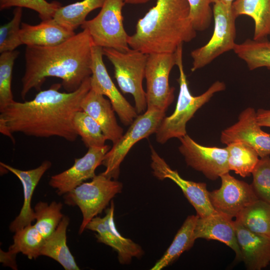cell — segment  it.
I'll list each match as a JSON object with an SVG mask.
<instances>
[{
  "mask_svg": "<svg viewBox=\"0 0 270 270\" xmlns=\"http://www.w3.org/2000/svg\"><path fill=\"white\" fill-rule=\"evenodd\" d=\"M232 8L236 18L245 15L254 20L253 40L267 39L270 36V0H235Z\"/></svg>",
  "mask_w": 270,
  "mask_h": 270,
  "instance_id": "cb8c5ba5",
  "label": "cell"
},
{
  "mask_svg": "<svg viewBox=\"0 0 270 270\" xmlns=\"http://www.w3.org/2000/svg\"><path fill=\"white\" fill-rule=\"evenodd\" d=\"M69 222V218L64 216L54 232L46 238L40 255L54 259L66 270H79L66 244V230Z\"/></svg>",
  "mask_w": 270,
  "mask_h": 270,
  "instance_id": "603a6c76",
  "label": "cell"
},
{
  "mask_svg": "<svg viewBox=\"0 0 270 270\" xmlns=\"http://www.w3.org/2000/svg\"><path fill=\"white\" fill-rule=\"evenodd\" d=\"M165 112L150 108L137 116L126 134L113 144L106 154L102 162L106 170L102 174L109 178L117 180L120 165L130 150L138 142L156 133L165 117Z\"/></svg>",
  "mask_w": 270,
  "mask_h": 270,
  "instance_id": "9c48e42d",
  "label": "cell"
},
{
  "mask_svg": "<svg viewBox=\"0 0 270 270\" xmlns=\"http://www.w3.org/2000/svg\"><path fill=\"white\" fill-rule=\"evenodd\" d=\"M242 260L249 270H260L270 264V238L253 232L234 221Z\"/></svg>",
  "mask_w": 270,
  "mask_h": 270,
  "instance_id": "ffe728a7",
  "label": "cell"
},
{
  "mask_svg": "<svg viewBox=\"0 0 270 270\" xmlns=\"http://www.w3.org/2000/svg\"><path fill=\"white\" fill-rule=\"evenodd\" d=\"M74 129L85 146L88 148L102 147L106 140L98 123L88 114L81 110L73 119Z\"/></svg>",
  "mask_w": 270,
  "mask_h": 270,
  "instance_id": "1f68e13d",
  "label": "cell"
},
{
  "mask_svg": "<svg viewBox=\"0 0 270 270\" xmlns=\"http://www.w3.org/2000/svg\"><path fill=\"white\" fill-rule=\"evenodd\" d=\"M256 120V112L248 107L240 114L238 121L222 131L220 142L228 144L234 142L244 143L263 158L270 155V134L263 131Z\"/></svg>",
  "mask_w": 270,
  "mask_h": 270,
  "instance_id": "e0dca14e",
  "label": "cell"
},
{
  "mask_svg": "<svg viewBox=\"0 0 270 270\" xmlns=\"http://www.w3.org/2000/svg\"><path fill=\"white\" fill-rule=\"evenodd\" d=\"M175 65V52L148 54L145 71L147 109L166 112L172 102L174 88L170 86L168 78Z\"/></svg>",
  "mask_w": 270,
  "mask_h": 270,
  "instance_id": "30bf717a",
  "label": "cell"
},
{
  "mask_svg": "<svg viewBox=\"0 0 270 270\" xmlns=\"http://www.w3.org/2000/svg\"><path fill=\"white\" fill-rule=\"evenodd\" d=\"M81 108L98 123L106 140L114 144L123 136L112 104L104 96L90 88L82 102Z\"/></svg>",
  "mask_w": 270,
  "mask_h": 270,
  "instance_id": "44dd1931",
  "label": "cell"
},
{
  "mask_svg": "<svg viewBox=\"0 0 270 270\" xmlns=\"http://www.w3.org/2000/svg\"><path fill=\"white\" fill-rule=\"evenodd\" d=\"M92 42L86 30L60 44L26 46L20 96L24 100L32 89L40 91L48 77L62 80L66 92H72L92 75Z\"/></svg>",
  "mask_w": 270,
  "mask_h": 270,
  "instance_id": "7a4b0ae2",
  "label": "cell"
},
{
  "mask_svg": "<svg viewBox=\"0 0 270 270\" xmlns=\"http://www.w3.org/2000/svg\"><path fill=\"white\" fill-rule=\"evenodd\" d=\"M122 186L121 182L101 173L96 175L90 182H84L64 194L65 204L78 206L82 212L80 234L94 218L106 208L115 196L122 192Z\"/></svg>",
  "mask_w": 270,
  "mask_h": 270,
  "instance_id": "8992f818",
  "label": "cell"
},
{
  "mask_svg": "<svg viewBox=\"0 0 270 270\" xmlns=\"http://www.w3.org/2000/svg\"><path fill=\"white\" fill-rule=\"evenodd\" d=\"M16 254L10 251L5 252L0 249V262L5 266L10 267L13 270H17V266L16 261Z\"/></svg>",
  "mask_w": 270,
  "mask_h": 270,
  "instance_id": "74e56055",
  "label": "cell"
},
{
  "mask_svg": "<svg viewBox=\"0 0 270 270\" xmlns=\"http://www.w3.org/2000/svg\"><path fill=\"white\" fill-rule=\"evenodd\" d=\"M76 34L57 23L53 18L36 25L21 23L20 38L26 46H52L66 42Z\"/></svg>",
  "mask_w": 270,
  "mask_h": 270,
  "instance_id": "7402d4cb",
  "label": "cell"
},
{
  "mask_svg": "<svg viewBox=\"0 0 270 270\" xmlns=\"http://www.w3.org/2000/svg\"><path fill=\"white\" fill-rule=\"evenodd\" d=\"M226 148L230 170L242 177L249 176L260 160L256 150L242 142L230 143Z\"/></svg>",
  "mask_w": 270,
  "mask_h": 270,
  "instance_id": "f1b7e54d",
  "label": "cell"
},
{
  "mask_svg": "<svg viewBox=\"0 0 270 270\" xmlns=\"http://www.w3.org/2000/svg\"><path fill=\"white\" fill-rule=\"evenodd\" d=\"M182 46L180 45L174 52L176 56V66L178 68L180 76L178 80L180 91L174 112L164 117L156 132V140L164 144L168 140L180 138L186 135V124L196 112L216 92L224 90L226 85L224 82L216 81L203 94L194 96L190 92L182 60Z\"/></svg>",
  "mask_w": 270,
  "mask_h": 270,
  "instance_id": "277c9868",
  "label": "cell"
},
{
  "mask_svg": "<svg viewBox=\"0 0 270 270\" xmlns=\"http://www.w3.org/2000/svg\"><path fill=\"white\" fill-rule=\"evenodd\" d=\"M196 35L188 0H157L129 36L130 48L146 54L174 53Z\"/></svg>",
  "mask_w": 270,
  "mask_h": 270,
  "instance_id": "3957f363",
  "label": "cell"
},
{
  "mask_svg": "<svg viewBox=\"0 0 270 270\" xmlns=\"http://www.w3.org/2000/svg\"><path fill=\"white\" fill-rule=\"evenodd\" d=\"M18 54L19 52L16 50L0 53V112L14 100L11 88L12 72Z\"/></svg>",
  "mask_w": 270,
  "mask_h": 270,
  "instance_id": "d6a6232c",
  "label": "cell"
},
{
  "mask_svg": "<svg viewBox=\"0 0 270 270\" xmlns=\"http://www.w3.org/2000/svg\"><path fill=\"white\" fill-rule=\"evenodd\" d=\"M251 184L258 199L270 204V157L261 158L252 172Z\"/></svg>",
  "mask_w": 270,
  "mask_h": 270,
  "instance_id": "e575fe53",
  "label": "cell"
},
{
  "mask_svg": "<svg viewBox=\"0 0 270 270\" xmlns=\"http://www.w3.org/2000/svg\"><path fill=\"white\" fill-rule=\"evenodd\" d=\"M114 204L106 210L102 217L95 216L86 225V229L96 232V237L99 242L110 246L118 253L119 262L128 264L133 258H140L144 254L142 248L131 239L122 236L117 230L114 220Z\"/></svg>",
  "mask_w": 270,
  "mask_h": 270,
  "instance_id": "5bb4252c",
  "label": "cell"
},
{
  "mask_svg": "<svg viewBox=\"0 0 270 270\" xmlns=\"http://www.w3.org/2000/svg\"><path fill=\"white\" fill-rule=\"evenodd\" d=\"M178 150L188 166L214 180L229 172L228 154L226 148L206 146L193 140L188 134L178 138Z\"/></svg>",
  "mask_w": 270,
  "mask_h": 270,
  "instance_id": "8fae6325",
  "label": "cell"
},
{
  "mask_svg": "<svg viewBox=\"0 0 270 270\" xmlns=\"http://www.w3.org/2000/svg\"><path fill=\"white\" fill-rule=\"evenodd\" d=\"M194 236L196 240L202 238L223 242L234 252L236 261L242 260L232 218L216 211L206 217H198Z\"/></svg>",
  "mask_w": 270,
  "mask_h": 270,
  "instance_id": "d6986e66",
  "label": "cell"
},
{
  "mask_svg": "<svg viewBox=\"0 0 270 270\" xmlns=\"http://www.w3.org/2000/svg\"><path fill=\"white\" fill-rule=\"evenodd\" d=\"M22 8L16 7L12 18L0 28V52H12L22 44L20 38Z\"/></svg>",
  "mask_w": 270,
  "mask_h": 270,
  "instance_id": "836d02e7",
  "label": "cell"
},
{
  "mask_svg": "<svg viewBox=\"0 0 270 270\" xmlns=\"http://www.w3.org/2000/svg\"><path fill=\"white\" fill-rule=\"evenodd\" d=\"M92 51L91 89L107 96L122 122L130 124L138 116L136 108L118 91L110 78L103 61L102 48L92 43Z\"/></svg>",
  "mask_w": 270,
  "mask_h": 270,
  "instance_id": "7c38bea8",
  "label": "cell"
},
{
  "mask_svg": "<svg viewBox=\"0 0 270 270\" xmlns=\"http://www.w3.org/2000/svg\"><path fill=\"white\" fill-rule=\"evenodd\" d=\"M102 50L114 66V78L121 91L133 96L138 114L145 111L147 104L142 82L148 54L131 48L124 52L111 48H102Z\"/></svg>",
  "mask_w": 270,
  "mask_h": 270,
  "instance_id": "5b68a950",
  "label": "cell"
},
{
  "mask_svg": "<svg viewBox=\"0 0 270 270\" xmlns=\"http://www.w3.org/2000/svg\"><path fill=\"white\" fill-rule=\"evenodd\" d=\"M90 76L76 90L60 92V84H54L40 90L32 100H14L0 114L4 123L12 134L20 132L36 138L57 136L74 142L78 135L73 119L81 110L82 102L90 90Z\"/></svg>",
  "mask_w": 270,
  "mask_h": 270,
  "instance_id": "6da1fadb",
  "label": "cell"
},
{
  "mask_svg": "<svg viewBox=\"0 0 270 270\" xmlns=\"http://www.w3.org/2000/svg\"><path fill=\"white\" fill-rule=\"evenodd\" d=\"M0 165L16 176L23 187V205L20 214L9 226L10 230L15 232L35 220L34 210L31 206L32 194L43 175L50 168L52 163L49 160H44L38 167L26 170L16 168L2 162H0Z\"/></svg>",
  "mask_w": 270,
  "mask_h": 270,
  "instance_id": "ac0fdd59",
  "label": "cell"
},
{
  "mask_svg": "<svg viewBox=\"0 0 270 270\" xmlns=\"http://www.w3.org/2000/svg\"><path fill=\"white\" fill-rule=\"evenodd\" d=\"M212 13L214 28L210 39L206 44L190 52L192 72L210 64L224 53L233 50L236 44L237 18L234 14L232 5L214 3Z\"/></svg>",
  "mask_w": 270,
  "mask_h": 270,
  "instance_id": "52a82bcc",
  "label": "cell"
},
{
  "mask_svg": "<svg viewBox=\"0 0 270 270\" xmlns=\"http://www.w3.org/2000/svg\"><path fill=\"white\" fill-rule=\"evenodd\" d=\"M256 116L257 122L260 126L270 127V110L258 109Z\"/></svg>",
  "mask_w": 270,
  "mask_h": 270,
  "instance_id": "f35d334b",
  "label": "cell"
},
{
  "mask_svg": "<svg viewBox=\"0 0 270 270\" xmlns=\"http://www.w3.org/2000/svg\"><path fill=\"white\" fill-rule=\"evenodd\" d=\"M220 188L209 192L210 202L216 211L232 218L258 200L251 184L240 180L229 172L220 176Z\"/></svg>",
  "mask_w": 270,
  "mask_h": 270,
  "instance_id": "9a60e30c",
  "label": "cell"
},
{
  "mask_svg": "<svg viewBox=\"0 0 270 270\" xmlns=\"http://www.w3.org/2000/svg\"><path fill=\"white\" fill-rule=\"evenodd\" d=\"M211 3L222 2L228 5H232L235 0H210Z\"/></svg>",
  "mask_w": 270,
  "mask_h": 270,
  "instance_id": "60d3db41",
  "label": "cell"
},
{
  "mask_svg": "<svg viewBox=\"0 0 270 270\" xmlns=\"http://www.w3.org/2000/svg\"><path fill=\"white\" fill-rule=\"evenodd\" d=\"M250 70L262 67L270 69V41L246 39L236 44L233 50Z\"/></svg>",
  "mask_w": 270,
  "mask_h": 270,
  "instance_id": "83f0119b",
  "label": "cell"
},
{
  "mask_svg": "<svg viewBox=\"0 0 270 270\" xmlns=\"http://www.w3.org/2000/svg\"><path fill=\"white\" fill-rule=\"evenodd\" d=\"M62 206L61 202L55 201L50 204L40 202L36 204L34 225L45 238L54 232L64 216L61 212Z\"/></svg>",
  "mask_w": 270,
  "mask_h": 270,
  "instance_id": "4dcf8cb0",
  "label": "cell"
},
{
  "mask_svg": "<svg viewBox=\"0 0 270 270\" xmlns=\"http://www.w3.org/2000/svg\"><path fill=\"white\" fill-rule=\"evenodd\" d=\"M124 0H105L98 15L81 26L86 30L92 43L102 48L124 52L130 48L129 35L124 26Z\"/></svg>",
  "mask_w": 270,
  "mask_h": 270,
  "instance_id": "ba28073f",
  "label": "cell"
},
{
  "mask_svg": "<svg viewBox=\"0 0 270 270\" xmlns=\"http://www.w3.org/2000/svg\"><path fill=\"white\" fill-rule=\"evenodd\" d=\"M110 147H92L82 158H75L74 164L69 168L50 178L49 185L61 196L71 191L88 179L96 176V168L102 161Z\"/></svg>",
  "mask_w": 270,
  "mask_h": 270,
  "instance_id": "2e32d148",
  "label": "cell"
},
{
  "mask_svg": "<svg viewBox=\"0 0 270 270\" xmlns=\"http://www.w3.org/2000/svg\"><path fill=\"white\" fill-rule=\"evenodd\" d=\"M151 164L153 175L158 180L168 178L182 190L200 218L206 217L216 212L210 198L209 192L204 182H196L182 178L177 170H172L154 148L150 146Z\"/></svg>",
  "mask_w": 270,
  "mask_h": 270,
  "instance_id": "4fadbf2b",
  "label": "cell"
},
{
  "mask_svg": "<svg viewBox=\"0 0 270 270\" xmlns=\"http://www.w3.org/2000/svg\"><path fill=\"white\" fill-rule=\"evenodd\" d=\"M13 240L14 243L9 247L8 251L16 254L21 252L32 260L41 256L46 238L31 224L16 232Z\"/></svg>",
  "mask_w": 270,
  "mask_h": 270,
  "instance_id": "f546056e",
  "label": "cell"
},
{
  "mask_svg": "<svg viewBox=\"0 0 270 270\" xmlns=\"http://www.w3.org/2000/svg\"><path fill=\"white\" fill-rule=\"evenodd\" d=\"M105 0H82L61 6L55 12L53 19L65 28L74 31L86 20L90 12L101 8Z\"/></svg>",
  "mask_w": 270,
  "mask_h": 270,
  "instance_id": "484cf974",
  "label": "cell"
},
{
  "mask_svg": "<svg viewBox=\"0 0 270 270\" xmlns=\"http://www.w3.org/2000/svg\"><path fill=\"white\" fill-rule=\"evenodd\" d=\"M236 220L249 230L270 238V204L258 199L242 210Z\"/></svg>",
  "mask_w": 270,
  "mask_h": 270,
  "instance_id": "4316f807",
  "label": "cell"
},
{
  "mask_svg": "<svg viewBox=\"0 0 270 270\" xmlns=\"http://www.w3.org/2000/svg\"><path fill=\"white\" fill-rule=\"evenodd\" d=\"M150 0H124L126 4H144Z\"/></svg>",
  "mask_w": 270,
  "mask_h": 270,
  "instance_id": "ab89813d",
  "label": "cell"
},
{
  "mask_svg": "<svg viewBox=\"0 0 270 270\" xmlns=\"http://www.w3.org/2000/svg\"><path fill=\"white\" fill-rule=\"evenodd\" d=\"M62 6L57 1L48 2L46 0H0V10L12 6L26 8L37 12L42 20L53 18L56 11Z\"/></svg>",
  "mask_w": 270,
  "mask_h": 270,
  "instance_id": "d590c367",
  "label": "cell"
},
{
  "mask_svg": "<svg viewBox=\"0 0 270 270\" xmlns=\"http://www.w3.org/2000/svg\"><path fill=\"white\" fill-rule=\"evenodd\" d=\"M190 16L196 31H204L210 26L213 17L210 0H188Z\"/></svg>",
  "mask_w": 270,
  "mask_h": 270,
  "instance_id": "8d00e7d4",
  "label": "cell"
},
{
  "mask_svg": "<svg viewBox=\"0 0 270 270\" xmlns=\"http://www.w3.org/2000/svg\"><path fill=\"white\" fill-rule=\"evenodd\" d=\"M198 216H188L176 234L172 244L151 270H162L174 262L185 251L191 248L196 240L194 230Z\"/></svg>",
  "mask_w": 270,
  "mask_h": 270,
  "instance_id": "d4e9b609",
  "label": "cell"
}]
</instances>
